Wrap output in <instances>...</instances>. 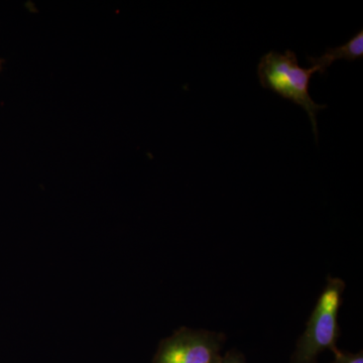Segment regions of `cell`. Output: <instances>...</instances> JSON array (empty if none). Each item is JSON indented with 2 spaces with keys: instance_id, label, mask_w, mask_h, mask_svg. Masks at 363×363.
Instances as JSON below:
<instances>
[{
  "instance_id": "6da1fadb",
  "label": "cell",
  "mask_w": 363,
  "mask_h": 363,
  "mask_svg": "<svg viewBox=\"0 0 363 363\" xmlns=\"http://www.w3.org/2000/svg\"><path fill=\"white\" fill-rule=\"evenodd\" d=\"M345 281L327 277L326 286L317 298L305 331L298 339L290 363H318L325 350H337L341 335L338 315L343 305Z\"/></svg>"
},
{
  "instance_id": "7a4b0ae2",
  "label": "cell",
  "mask_w": 363,
  "mask_h": 363,
  "mask_svg": "<svg viewBox=\"0 0 363 363\" xmlns=\"http://www.w3.org/2000/svg\"><path fill=\"white\" fill-rule=\"evenodd\" d=\"M317 72L315 66L308 69L300 67L297 55L291 50H286L284 54L269 52L262 57L257 66V76L262 87L303 107L307 112L316 140L319 133L317 114L327 107V105L315 104L310 96V80L313 74Z\"/></svg>"
},
{
  "instance_id": "3957f363",
  "label": "cell",
  "mask_w": 363,
  "mask_h": 363,
  "mask_svg": "<svg viewBox=\"0 0 363 363\" xmlns=\"http://www.w3.org/2000/svg\"><path fill=\"white\" fill-rule=\"evenodd\" d=\"M226 335L181 327L161 340L152 363H219Z\"/></svg>"
},
{
  "instance_id": "277c9868",
  "label": "cell",
  "mask_w": 363,
  "mask_h": 363,
  "mask_svg": "<svg viewBox=\"0 0 363 363\" xmlns=\"http://www.w3.org/2000/svg\"><path fill=\"white\" fill-rule=\"evenodd\" d=\"M363 57V30H359L351 38L346 44L339 45L336 48H330L325 52L323 56L319 58H313L307 57L308 62L316 67L320 74H325L327 69L333 64V62L337 60L344 59L348 62H353L357 59H362Z\"/></svg>"
},
{
  "instance_id": "5b68a950",
  "label": "cell",
  "mask_w": 363,
  "mask_h": 363,
  "mask_svg": "<svg viewBox=\"0 0 363 363\" xmlns=\"http://www.w3.org/2000/svg\"><path fill=\"white\" fill-rule=\"evenodd\" d=\"M334 359L332 363H363L362 350L353 353L350 351L340 350L339 348L333 351Z\"/></svg>"
},
{
  "instance_id": "8992f818",
  "label": "cell",
  "mask_w": 363,
  "mask_h": 363,
  "mask_svg": "<svg viewBox=\"0 0 363 363\" xmlns=\"http://www.w3.org/2000/svg\"><path fill=\"white\" fill-rule=\"evenodd\" d=\"M219 363H248L247 358L236 350L227 351L225 354L222 355L220 362Z\"/></svg>"
},
{
  "instance_id": "52a82bcc",
  "label": "cell",
  "mask_w": 363,
  "mask_h": 363,
  "mask_svg": "<svg viewBox=\"0 0 363 363\" xmlns=\"http://www.w3.org/2000/svg\"><path fill=\"white\" fill-rule=\"evenodd\" d=\"M2 68V60L0 59V70H1Z\"/></svg>"
}]
</instances>
